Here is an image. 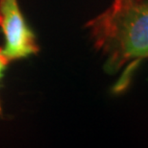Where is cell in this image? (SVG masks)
Returning <instances> with one entry per match:
<instances>
[{
    "label": "cell",
    "instance_id": "cell-1",
    "mask_svg": "<svg viewBox=\"0 0 148 148\" xmlns=\"http://www.w3.org/2000/svg\"><path fill=\"white\" fill-rule=\"evenodd\" d=\"M87 27L94 45L106 56V70H123L116 90L124 88L130 73L148 59V0H114Z\"/></svg>",
    "mask_w": 148,
    "mask_h": 148
},
{
    "label": "cell",
    "instance_id": "cell-2",
    "mask_svg": "<svg viewBox=\"0 0 148 148\" xmlns=\"http://www.w3.org/2000/svg\"><path fill=\"white\" fill-rule=\"evenodd\" d=\"M0 28L5 40L3 52L10 62L38 52L36 37L26 23L17 0H0Z\"/></svg>",
    "mask_w": 148,
    "mask_h": 148
},
{
    "label": "cell",
    "instance_id": "cell-3",
    "mask_svg": "<svg viewBox=\"0 0 148 148\" xmlns=\"http://www.w3.org/2000/svg\"><path fill=\"white\" fill-rule=\"evenodd\" d=\"M9 64H10V61L3 52L2 46H0V78L2 77L3 72H4V70L8 66ZM0 114H1V105H0Z\"/></svg>",
    "mask_w": 148,
    "mask_h": 148
}]
</instances>
